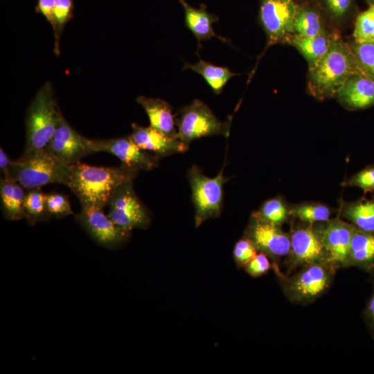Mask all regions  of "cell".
I'll use <instances>...</instances> for the list:
<instances>
[{
    "label": "cell",
    "instance_id": "11",
    "mask_svg": "<svg viewBox=\"0 0 374 374\" xmlns=\"http://www.w3.org/2000/svg\"><path fill=\"white\" fill-rule=\"evenodd\" d=\"M292 229L290 250L287 256L286 274L311 264L326 262L321 241L312 224L305 223Z\"/></svg>",
    "mask_w": 374,
    "mask_h": 374
},
{
    "label": "cell",
    "instance_id": "2",
    "mask_svg": "<svg viewBox=\"0 0 374 374\" xmlns=\"http://www.w3.org/2000/svg\"><path fill=\"white\" fill-rule=\"evenodd\" d=\"M139 170L121 165L117 168L91 166L80 161L71 166L69 188L81 206L104 208L113 191L119 186L132 181Z\"/></svg>",
    "mask_w": 374,
    "mask_h": 374
},
{
    "label": "cell",
    "instance_id": "28",
    "mask_svg": "<svg viewBox=\"0 0 374 374\" xmlns=\"http://www.w3.org/2000/svg\"><path fill=\"white\" fill-rule=\"evenodd\" d=\"M353 41L358 43H374V5L358 13L355 19Z\"/></svg>",
    "mask_w": 374,
    "mask_h": 374
},
{
    "label": "cell",
    "instance_id": "21",
    "mask_svg": "<svg viewBox=\"0 0 374 374\" xmlns=\"http://www.w3.org/2000/svg\"><path fill=\"white\" fill-rule=\"evenodd\" d=\"M348 265L374 274V232L355 229L350 243Z\"/></svg>",
    "mask_w": 374,
    "mask_h": 374
},
{
    "label": "cell",
    "instance_id": "12",
    "mask_svg": "<svg viewBox=\"0 0 374 374\" xmlns=\"http://www.w3.org/2000/svg\"><path fill=\"white\" fill-rule=\"evenodd\" d=\"M244 236L249 239L258 252L266 254L273 264L278 263L290 250V236L281 226L267 222L253 213Z\"/></svg>",
    "mask_w": 374,
    "mask_h": 374
},
{
    "label": "cell",
    "instance_id": "9",
    "mask_svg": "<svg viewBox=\"0 0 374 374\" xmlns=\"http://www.w3.org/2000/svg\"><path fill=\"white\" fill-rule=\"evenodd\" d=\"M108 216L121 229L131 232L134 229H147L150 214L135 193L132 181L119 186L112 193L108 204Z\"/></svg>",
    "mask_w": 374,
    "mask_h": 374
},
{
    "label": "cell",
    "instance_id": "5",
    "mask_svg": "<svg viewBox=\"0 0 374 374\" xmlns=\"http://www.w3.org/2000/svg\"><path fill=\"white\" fill-rule=\"evenodd\" d=\"M62 117L54 98L53 86L46 82L39 89L27 111L24 152L44 149Z\"/></svg>",
    "mask_w": 374,
    "mask_h": 374
},
{
    "label": "cell",
    "instance_id": "26",
    "mask_svg": "<svg viewBox=\"0 0 374 374\" xmlns=\"http://www.w3.org/2000/svg\"><path fill=\"white\" fill-rule=\"evenodd\" d=\"M183 69L199 74L216 94H220L229 80L237 75L227 67L217 66L202 59L195 64L186 63Z\"/></svg>",
    "mask_w": 374,
    "mask_h": 374
},
{
    "label": "cell",
    "instance_id": "36",
    "mask_svg": "<svg viewBox=\"0 0 374 374\" xmlns=\"http://www.w3.org/2000/svg\"><path fill=\"white\" fill-rule=\"evenodd\" d=\"M272 268V262L265 253L259 252L244 267L245 271L251 277H260Z\"/></svg>",
    "mask_w": 374,
    "mask_h": 374
},
{
    "label": "cell",
    "instance_id": "30",
    "mask_svg": "<svg viewBox=\"0 0 374 374\" xmlns=\"http://www.w3.org/2000/svg\"><path fill=\"white\" fill-rule=\"evenodd\" d=\"M290 211L281 199L276 197L265 202L260 208L254 213L267 222L281 226L290 216Z\"/></svg>",
    "mask_w": 374,
    "mask_h": 374
},
{
    "label": "cell",
    "instance_id": "29",
    "mask_svg": "<svg viewBox=\"0 0 374 374\" xmlns=\"http://www.w3.org/2000/svg\"><path fill=\"white\" fill-rule=\"evenodd\" d=\"M290 216L309 224L326 222L330 219V208L321 204H303L292 208Z\"/></svg>",
    "mask_w": 374,
    "mask_h": 374
},
{
    "label": "cell",
    "instance_id": "39",
    "mask_svg": "<svg viewBox=\"0 0 374 374\" xmlns=\"http://www.w3.org/2000/svg\"><path fill=\"white\" fill-rule=\"evenodd\" d=\"M11 160L9 159V157L7 156L6 153L3 151L2 148L0 150V170L3 172V175H4L11 163Z\"/></svg>",
    "mask_w": 374,
    "mask_h": 374
},
{
    "label": "cell",
    "instance_id": "35",
    "mask_svg": "<svg viewBox=\"0 0 374 374\" xmlns=\"http://www.w3.org/2000/svg\"><path fill=\"white\" fill-rule=\"evenodd\" d=\"M46 206L51 216L62 217L73 214L68 199L62 194L46 195Z\"/></svg>",
    "mask_w": 374,
    "mask_h": 374
},
{
    "label": "cell",
    "instance_id": "41",
    "mask_svg": "<svg viewBox=\"0 0 374 374\" xmlns=\"http://www.w3.org/2000/svg\"><path fill=\"white\" fill-rule=\"evenodd\" d=\"M297 3H300L304 1H310V0H294Z\"/></svg>",
    "mask_w": 374,
    "mask_h": 374
},
{
    "label": "cell",
    "instance_id": "34",
    "mask_svg": "<svg viewBox=\"0 0 374 374\" xmlns=\"http://www.w3.org/2000/svg\"><path fill=\"white\" fill-rule=\"evenodd\" d=\"M344 186L361 188L364 195L374 193V165H371L357 172L344 182Z\"/></svg>",
    "mask_w": 374,
    "mask_h": 374
},
{
    "label": "cell",
    "instance_id": "8",
    "mask_svg": "<svg viewBox=\"0 0 374 374\" xmlns=\"http://www.w3.org/2000/svg\"><path fill=\"white\" fill-rule=\"evenodd\" d=\"M298 3L294 0H259L258 21L267 46L288 43Z\"/></svg>",
    "mask_w": 374,
    "mask_h": 374
},
{
    "label": "cell",
    "instance_id": "38",
    "mask_svg": "<svg viewBox=\"0 0 374 374\" xmlns=\"http://www.w3.org/2000/svg\"><path fill=\"white\" fill-rule=\"evenodd\" d=\"M55 0H37L35 10L41 13L53 26Z\"/></svg>",
    "mask_w": 374,
    "mask_h": 374
},
{
    "label": "cell",
    "instance_id": "32",
    "mask_svg": "<svg viewBox=\"0 0 374 374\" xmlns=\"http://www.w3.org/2000/svg\"><path fill=\"white\" fill-rule=\"evenodd\" d=\"M357 64L365 74L374 80V43H349Z\"/></svg>",
    "mask_w": 374,
    "mask_h": 374
},
{
    "label": "cell",
    "instance_id": "25",
    "mask_svg": "<svg viewBox=\"0 0 374 374\" xmlns=\"http://www.w3.org/2000/svg\"><path fill=\"white\" fill-rule=\"evenodd\" d=\"M339 215L356 228L374 232V199H359L351 202H344Z\"/></svg>",
    "mask_w": 374,
    "mask_h": 374
},
{
    "label": "cell",
    "instance_id": "4",
    "mask_svg": "<svg viewBox=\"0 0 374 374\" xmlns=\"http://www.w3.org/2000/svg\"><path fill=\"white\" fill-rule=\"evenodd\" d=\"M283 294L292 303L308 305L329 290L337 269L326 262L303 266L291 274L283 273L277 264L272 268Z\"/></svg>",
    "mask_w": 374,
    "mask_h": 374
},
{
    "label": "cell",
    "instance_id": "23",
    "mask_svg": "<svg viewBox=\"0 0 374 374\" xmlns=\"http://www.w3.org/2000/svg\"><path fill=\"white\" fill-rule=\"evenodd\" d=\"M24 188L10 178L1 179L0 196L3 215L10 220L24 218V199L26 193Z\"/></svg>",
    "mask_w": 374,
    "mask_h": 374
},
{
    "label": "cell",
    "instance_id": "27",
    "mask_svg": "<svg viewBox=\"0 0 374 374\" xmlns=\"http://www.w3.org/2000/svg\"><path fill=\"white\" fill-rule=\"evenodd\" d=\"M24 207V218L31 225L47 220L51 216L46 206V195L37 188L26 193Z\"/></svg>",
    "mask_w": 374,
    "mask_h": 374
},
{
    "label": "cell",
    "instance_id": "6",
    "mask_svg": "<svg viewBox=\"0 0 374 374\" xmlns=\"http://www.w3.org/2000/svg\"><path fill=\"white\" fill-rule=\"evenodd\" d=\"M177 138L188 144L201 137L223 135L229 136L230 123L220 121L202 100L195 99L180 109L175 118Z\"/></svg>",
    "mask_w": 374,
    "mask_h": 374
},
{
    "label": "cell",
    "instance_id": "14",
    "mask_svg": "<svg viewBox=\"0 0 374 374\" xmlns=\"http://www.w3.org/2000/svg\"><path fill=\"white\" fill-rule=\"evenodd\" d=\"M45 149L67 166L75 164L82 158L96 152L93 140L78 133L64 117Z\"/></svg>",
    "mask_w": 374,
    "mask_h": 374
},
{
    "label": "cell",
    "instance_id": "19",
    "mask_svg": "<svg viewBox=\"0 0 374 374\" xmlns=\"http://www.w3.org/2000/svg\"><path fill=\"white\" fill-rule=\"evenodd\" d=\"M136 100L146 112L150 126L168 136L177 138L175 118L170 105L166 101L143 96H138Z\"/></svg>",
    "mask_w": 374,
    "mask_h": 374
},
{
    "label": "cell",
    "instance_id": "1",
    "mask_svg": "<svg viewBox=\"0 0 374 374\" xmlns=\"http://www.w3.org/2000/svg\"><path fill=\"white\" fill-rule=\"evenodd\" d=\"M359 69L349 43L335 31L327 53L308 69V90L321 100L336 97L346 81Z\"/></svg>",
    "mask_w": 374,
    "mask_h": 374
},
{
    "label": "cell",
    "instance_id": "40",
    "mask_svg": "<svg viewBox=\"0 0 374 374\" xmlns=\"http://www.w3.org/2000/svg\"><path fill=\"white\" fill-rule=\"evenodd\" d=\"M364 1L368 3V5L369 4L374 5V0H364Z\"/></svg>",
    "mask_w": 374,
    "mask_h": 374
},
{
    "label": "cell",
    "instance_id": "20",
    "mask_svg": "<svg viewBox=\"0 0 374 374\" xmlns=\"http://www.w3.org/2000/svg\"><path fill=\"white\" fill-rule=\"evenodd\" d=\"M327 21L318 8L311 1L298 3L293 24V35L312 37L328 30Z\"/></svg>",
    "mask_w": 374,
    "mask_h": 374
},
{
    "label": "cell",
    "instance_id": "16",
    "mask_svg": "<svg viewBox=\"0 0 374 374\" xmlns=\"http://www.w3.org/2000/svg\"><path fill=\"white\" fill-rule=\"evenodd\" d=\"M132 128L130 136L134 141L141 149L153 152L159 158L184 152L188 148V144L178 138L168 136L151 126L143 127L133 123Z\"/></svg>",
    "mask_w": 374,
    "mask_h": 374
},
{
    "label": "cell",
    "instance_id": "13",
    "mask_svg": "<svg viewBox=\"0 0 374 374\" xmlns=\"http://www.w3.org/2000/svg\"><path fill=\"white\" fill-rule=\"evenodd\" d=\"M103 209L95 206H81L75 218L98 244L114 249L128 240L130 232L117 226Z\"/></svg>",
    "mask_w": 374,
    "mask_h": 374
},
{
    "label": "cell",
    "instance_id": "31",
    "mask_svg": "<svg viewBox=\"0 0 374 374\" xmlns=\"http://www.w3.org/2000/svg\"><path fill=\"white\" fill-rule=\"evenodd\" d=\"M73 0H55L54 9V23L52 26L54 32V51L60 53V38L65 24L71 19L73 12Z\"/></svg>",
    "mask_w": 374,
    "mask_h": 374
},
{
    "label": "cell",
    "instance_id": "24",
    "mask_svg": "<svg viewBox=\"0 0 374 374\" xmlns=\"http://www.w3.org/2000/svg\"><path fill=\"white\" fill-rule=\"evenodd\" d=\"M321 11L328 24L342 27L357 16V0H310Z\"/></svg>",
    "mask_w": 374,
    "mask_h": 374
},
{
    "label": "cell",
    "instance_id": "18",
    "mask_svg": "<svg viewBox=\"0 0 374 374\" xmlns=\"http://www.w3.org/2000/svg\"><path fill=\"white\" fill-rule=\"evenodd\" d=\"M179 1L184 10L185 25L196 37L199 46L202 41L211 39L212 37H217L226 42V39L217 35L213 28V24L217 22L219 18L215 15L208 12L204 5L202 4L197 8L189 5L185 0Z\"/></svg>",
    "mask_w": 374,
    "mask_h": 374
},
{
    "label": "cell",
    "instance_id": "37",
    "mask_svg": "<svg viewBox=\"0 0 374 374\" xmlns=\"http://www.w3.org/2000/svg\"><path fill=\"white\" fill-rule=\"evenodd\" d=\"M373 275V290L363 311L362 317L366 326L374 337V274Z\"/></svg>",
    "mask_w": 374,
    "mask_h": 374
},
{
    "label": "cell",
    "instance_id": "33",
    "mask_svg": "<svg viewBox=\"0 0 374 374\" xmlns=\"http://www.w3.org/2000/svg\"><path fill=\"white\" fill-rule=\"evenodd\" d=\"M258 252L253 242L243 236L235 243L233 248V256L237 267L244 268L258 254Z\"/></svg>",
    "mask_w": 374,
    "mask_h": 374
},
{
    "label": "cell",
    "instance_id": "10",
    "mask_svg": "<svg viewBox=\"0 0 374 374\" xmlns=\"http://www.w3.org/2000/svg\"><path fill=\"white\" fill-rule=\"evenodd\" d=\"M326 252L327 262L337 270L349 267L348 257L356 227L344 221L339 213L335 218L314 224Z\"/></svg>",
    "mask_w": 374,
    "mask_h": 374
},
{
    "label": "cell",
    "instance_id": "3",
    "mask_svg": "<svg viewBox=\"0 0 374 374\" xmlns=\"http://www.w3.org/2000/svg\"><path fill=\"white\" fill-rule=\"evenodd\" d=\"M5 178L18 182L24 188H38L48 184H62L67 187L71 179V166H67L45 148L24 152L12 161Z\"/></svg>",
    "mask_w": 374,
    "mask_h": 374
},
{
    "label": "cell",
    "instance_id": "22",
    "mask_svg": "<svg viewBox=\"0 0 374 374\" xmlns=\"http://www.w3.org/2000/svg\"><path fill=\"white\" fill-rule=\"evenodd\" d=\"M335 31H326L312 37H299L292 35L288 43L304 57L308 69L314 67L328 51Z\"/></svg>",
    "mask_w": 374,
    "mask_h": 374
},
{
    "label": "cell",
    "instance_id": "17",
    "mask_svg": "<svg viewBox=\"0 0 374 374\" xmlns=\"http://www.w3.org/2000/svg\"><path fill=\"white\" fill-rule=\"evenodd\" d=\"M349 110L364 109L374 106V80L359 69L346 81L336 96Z\"/></svg>",
    "mask_w": 374,
    "mask_h": 374
},
{
    "label": "cell",
    "instance_id": "7",
    "mask_svg": "<svg viewBox=\"0 0 374 374\" xmlns=\"http://www.w3.org/2000/svg\"><path fill=\"white\" fill-rule=\"evenodd\" d=\"M195 209V224L199 226L208 219L220 215L223 199V186L228 178L222 171L215 177H206L202 170L193 166L188 172Z\"/></svg>",
    "mask_w": 374,
    "mask_h": 374
},
{
    "label": "cell",
    "instance_id": "15",
    "mask_svg": "<svg viewBox=\"0 0 374 374\" xmlns=\"http://www.w3.org/2000/svg\"><path fill=\"white\" fill-rule=\"evenodd\" d=\"M96 152H106L115 155L122 165L140 170H151L158 166L159 157L141 149L130 136L93 140Z\"/></svg>",
    "mask_w": 374,
    "mask_h": 374
}]
</instances>
